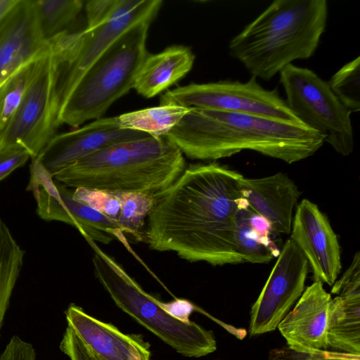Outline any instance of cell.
<instances>
[{
    "mask_svg": "<svg viewBox=\"0 0 360 360\" xmlns=\"http://www.w3.org/2000/svg\"><path fill=\"white\" fill-rule=\"evenodd\" d=\"M3 2V0H0V4Z\"/></svg>",
    "mask_w": 360,
    "mask_h": 360,
    "instance_id": "38",
    "label": "cell"
},
{
    "mask_svg": "<svg viewBox=\"0 0 360 360\" xmlns=\"http://www.w3.org/2000/svg\"><path fill=\"white\" fill-rule=\"evenodd\" d=\"M30 158L28 151L21 146L0 149V181L23 165Z\"/></svg>",
    "mask_w": 360,
    "mask_h": 360,
    "instance_id": "31",
    "label": "cell"
},
{
    "mask_svg": "<svg viewBox=\"0 0 360 360\" xmlns=\"http://www.w3.org/2000/svg\"><path fill=\"white\" fill-rule=\"evenodd\" d=\"M65 317L68 326L99 360H150V346L141 335L124 334L75 304H70Z\"/></svg>",
    "mask_w": 360,
    "mask_h": 360,
    "instance_id": "17",
    "label": "cell"
},
{
    "mask_svg": "<svg viewBox=\"0 0 360 360\" xmlns=\"http://www.w3.org/2000/svg\"><path fill=\"white\" fill-rule=\"evenodd\" d=\"M332 297L323 283L314 281L307 286L278 326L292 350L305 355H315L328 351L327 324Z\"/></svg>",
    "mask_w": 360,
    "mask_h": 360,
    "instance_id": "15",
    "label": "cell"
},
{
    "mask_svg": "<svg viewBox=\"0 0 360 360\" xmlns=\"http://www.w3.org/2000/svg\"><path fill=\"white\" fill-rule=\"evenodd\" d=\"M307 360H360V356L328 351Z\"/></svg>",
    "mask_w": 360,
    "mask_h": 360,
    "instance_id": "36",
    "label": "cell"
},
{
    "mask_svg": "<svg viewBox=\"0 0 360 360\" xmlns=\"http://www.w3.org/2000/svg\"><path fill=\"white\" fill-rule=\"evenodd\" d=\"M30 174L27 190L34 193L37 212L41 219L69 224L77 228L84 238L105 245L117 238L131 250L115 221L75 199L73 190L53 180L35 158L32 159Z\"/></svg>",
    "mask_w": 360,
    "mask_h": 360,
    "instance_id": "10",
    "label": "cell"
},
{
    "mask_svg": "<svg viewBox=\"0 0 360 360\" xmlns=\"http://www.w3.org/2000/svg\"><path fill=\"white\" fill-rule=\"evenodd\" d=\"M250 207L238 210L234 226L235 248L243 262L268 263L278 257L281 250L273 240L259 237L250 227L248 215Z\"/></svg>",
    "mask_w": 360,
    "mask_h": 360,
    "instance_id": "23",
    "label": "cell"
},
{
    "mask_svg": "<svg viewBox=\"0 0 360 360\" xmlns=\"http://www.w3.org/2000/svg\"><path fill=\"white\" fill-rule=\"evenodd\" d=\"M186 169L184 155L166 136L122 142L78 160L52 175L72 188L156 195Z\"/></svg>",
    "mask_w": 360,
    "mask_h": 360,
    "instance_id": "3",
    "label": "cell"
},
{
    "mask_svg": "<svg viewBox=\"0 0 360 360\" xmlns=\"http://www.w3.org/2000/svg\"><path fill=\"white\" fill-rule=\"evenodd\" d=\"M81 0L34 1L41 33L46 41L63 31L78 15L83 7Z\"/></svg>",
    "mask_w": 360,
    "mask_h": 360,
    "instance_id": "24",
    "label": "cell"
},
{
    "mask_svg": "<svg viewBox=\"0 0 360 360\" xmlns=\"http://www.w3.org/2000/svg\"><path fill=\"white\" fill-rule=\"evenodd\" d=\"M248 221L251 229L262 238L271 240L274 231L271 223L266 217L256 213L251 208L249 212Z\"/></svg>",
    "mask_w": 360,
    "mask_h": 360,
    "instance_id": "35",
    "label": "cell"
},
{
    "mask_svg": "<svg viewBox=\"0 0 360 360\" xmlns=\"http://www.w3.org/2000/svg\"><path fill=\"white\" fill-rule=\"evenodd\" d=\"M34 349L18 339H11L0 356V360H35Z\"/></svg>",
    "mask_w": 360,
    "mask_h": 360,
    "instance_id": "33",
    "label": "cell"
},
{
    "mask_svg": "<svg viewBox=\"0 0 360 360\" xmlns=\"http://www.w3.org/2000/svg\"><path fill=\"white\" fill-rule=\"evenodd\" d=\"M285 102L306 127L321 134L325 142L343 156L354 149L351 112L314 71L293 65L280 72Z\"/></svg>",
    "mask_w": 360,
    "mask_h": 360,
    "instance_id": "8",
    "label": "cell"
},
{
    "mask_svg": "<svg viewBox=\"0 0 360 360\" xmlns=\"http://www.w3.org/2000/svg\"><path fill=\"white\" fill-rule=\"evenodd\" d=\"M160 305L169 315L185 323L191 321L189 316L195 309L193 304L183 299H175L169 303L161 302Z\"/></svg>",
    "mask_w": 360,
    "mask_h": 360,
    "instance_id": "34",
    "label": "cell"
},
{
    "mask_svg": "<svg viewBox=\"0 0 360 360\" xmlns=\"http://www.w3.org/2000/svg\"><path fill=\"white\" fill-rule=\"evenodd\" d=\"M190 108L160 105L117 116L122 129L143 132L153 137L165 136L187 113Z\"/></svg>",
    "mask_w": 360,
    "mask_h": 360,
    "instance_id": "21",
    "label": "cell"
},
{
    "mask_svg": "<svg viewBox=\"0 0 360 360\" xmlns=\"http://www.w3.org/2000/svg\"><path fill=\"white\" fill-rule=\"evenodd\" d=\"M306 258L314 281L332 286L342 269L338 238L327 216L307 199L297 206L290 238Z\"/></svg>",
    "mask_w": 360,
    "mask_h": 360,
    "instance_id": "13",
    "label": "cell"
},
{
    "mask_svg": "<svg viewBox=\"0 0 360 360\" xmlns=\"http://www.w3.org/2000/svg\"><path fill=\"white\" fill-rule=\"evenodd\" d=\"M328 19L326 0H276L230 41L232 56L256 78L270 80L316 50Z\"/></svg>",
    "mask_w": 360,
    "mask_h": 360,
    "instance_id": "4",
    "label": "cell"
},
{
    "mask_svg": "<svg viewBox=\"0 0 360 360\" xmlns=\"http://www.w3.org/2000/svg\"><path fill=\"white\" fill-rule=\"evenodd\" d=\"M327 342L330 352L360 356V295L332 298Z\"/></svg>",
    "mask_w": 360,
    "mask_h": 360,
    "instance_id": "20",
    "label": "cell"
},
{
    "mask_svg": "<svg viewBox=\"0 0 360 360\" xmlns=\"http://www.w3.org/2000/svg\"><path fill=\"white\" fill-rule=\"evenodd\" d=\"M148 135L120 127L117 117H101L71 131L55 135L34 158L52 176L103 148Z\"/></svg>",
    "mask_w": 360,
    "mask_h": 360,
    "instance_id": "14",
    "label": "cell"
},
{
    "mask_svg": "<svg viewBox=\"0 0 360 360\" xmlns=\"http://www.w3.org/2000/svg\"><path fill=\"white\" fill-rule=\"evenodd\" d=\"M113 193L121 205L117 223L124 233L137 241H143L145 221L154 205L155 195L143 193Z\"/></svg>",
    "mask_w": 360,
    "mask_h": 360,
    "instance_id": "25",
    "label": "cell"
},
{
    "mask_svg": "<svg viewBox=\"0 0 360 360\" xmlns=\"http://www.w3.org/2000/svg\"><path fill=\"white\" fill-rule=\"evenodd\" d=\"M85 239L94 250L95 276L120 309L183 356L197 358L216 350L211 330L169 315L161 302L146 292L112 257Z\"/></svg>",
    "mask_w": 360,
    "mask_h": 360,
    "instance_id": "7",
    "label": "cell"
},
{
    "mask_svg": "<svg viewBox=\"0 0 360 360\" xmlns=\"http://www.w3.org/2000/svg\"><path fill=\"white\" fill-rule=\"evenodd\" d=\"M150 22H140L127 30L83 75L65 100L59 123L77 127L99 119L109 107L134 86L147 56Z\"/></svg>",
    "mask_w": 360,
    "mask_h": 360,
    "instance_id": "6",
    "label": "cell"
},
{
    "mask_svg": "<svg viewBox=\"0 0 360 360\" xmlns=\"http://www.w3.org/2000/svg\"><path fill=\"white\" fill-rule=\"evenodd\" d=\"M48 41L20 105L0 131V149L21 146L32 159L56 135L60 126V77L74 49L76 34L65 30Z\"/></svg>",
    "mask_w": 360,
    "mask_h": 360,
    "instance_id": "5",
    "label": "cell"
},
{
    "mask_svg": "<svg viewBox=\"0 0 360 360\" xmlns=\"http://www.w3.org/2000/svg\"><path fill=\"white\" fill-rule=\"evenodd\" d=\"M60 349L70 360H99L69 326L63 335Z\"/></svg>",
    "mask_w": 360,
    "mask_h": 360,
    "instance_id": "30",
    "label": "cell"
},
{
    "mask_svg": "<svg viewBox=\"0 0 360 360\" xmlns=\"http://www.w3.org/2000/svg\"><path fill=\"white\" fill-rule=\"evenodd\" d=\"M117 0H93L86 2L85 10L87 26L86 29H92L107 20L113 13Z\"/></svg>",
    "mask_w": 360,
    "mask_h": 360,
    "instance_id": "32",
    "label": "cell"
},
{
    "mask_svg": "<svg viewBox=\"0 0 360 360\" xmlns=\"http://www.w3.org/2000/svg\"><path fill=\"white\" fill-rule=\"evenodd\" d=\"M165 136L193 160H217L250 150L288 164L311 156L325 142L323 135L303 124L196 108Z\"/></svg>",
    "mask_w": 360,
    "mask_h": 360,
    "instance_id": "2",
    "label": "cell"
},
{
    "mask_svg": "<svg viewBox=\"0 0 360 360\" xmlns=\"http://www.w3.org/2000/svg\"><path fill=\"white\" fill-rule=\"evenodd\" d=\"M167 104L251 114L302 124L276 89H264L253 76L246 82L226 80L179 86L161 96L160 105Z\"/></svg>",
    "mask_w": 360,
    "mask_h": 360,
    "instance_id": "9",
    "label": "cell"
},
{
    "mask_svg": "<svg viewBox=\"0 0 360 360\" xmlns=\"http://www.w3.org/2000/svg\"><path fill=\"white\" fill-rule=\"evenodd\" d=\"M162 3L161 0H117L108 20L92 29L82 30L78 49L65 77L63 104L79 79L111 44L133 25L150 22Z\"/></svg>",
    "mask_w": 360,
    "mask_h": 360,
    "instance_id": "12",
    "label": "cell"
},
{
    "mask_svg": "<svg viewBox=\"0 0 360 360\" xmlns=\"http://www.w3.org/2000/svg\"><path fill=\"white\" fill-rule=\"evenodd\" d=\"M339 296L360 295V254L357 251L342 276L336 280L330 290Z\"/></svg>",
    "mask_w": 360,
    "mask_h": 360,
    "instance_id": "29",
    "label": "cell"
},
{
    "mask_svg": "<svg viewBox=\"0 0 360 360\" xmlns=\"http://www.w3.org/2000/svg\"><path fill=\"white\" fill-rule=\"evenodd\" d=\"M73 198L117 222L121 205L113 193L77 188L73 191Z\"/></svg>",
    "mask_w": 360,
    "mask_h": 360,
    "instance_id": "28",
    "label": "cell"
},
{
    "mask_svg": "<svg viewBox=\"0 0 360 360\" xmlns=\"http://www.w3.org/2000/svg\"><path fill=\"white\" fill-rule=\"evenodd\" d=\"M24 255L0 217V331L22 269Z\"/></svg>",
    "mask_w": 360,
    "mask_h": 360,
    "instance_id": "22",
    "label": "cell"
},
{
    "mask_svg": "<svg viewBox=\"0 0 360 360\" xmlns=\"http://www.w3.org/2000/svg\"><path fill=\"white\" fill-rule=\"evenodd\" d=\"M39 56L20 67L0 86V131L20 105Z\"/></svg>",
    "mask_w": 360,
    "mask_h": 360,
    "instance_id": "26",
    "label": "cell"
},
{
    "mask_svg": "<svg viewBox=\"0 0 360 360\" xmlns=\"http://www.w3.org/2000/svg\"><path fill=\"white\" fill-rule=\"evenodd\" d=\"M240 193L256 213L271 223L274 231L290 234L293 211L300 196L295 182L278 172L262 178H245L239 183Z\"/></svg>",
    "mask_w": 360,
    "mask_h": 360,
    "instance_id": "18",
    "label": "cell"
},
{
    "mask_svg": "<svg viewBox=\"0 0 360 360\" xmlns=\"http://www.w3.org/2000/svg\"><path fill=\"white\" fill-rule=\"evenodd\" d=\"M360 56L342 66L328 82L338 100L352 112L360 110Z\"/></svg>",
    "mask_w": 360,
    "mask_h": 360,
    "instance_id": "27",
    "label": "cell"
},
{
    "mask_svg": "<svg viewBox=\"0 0 360 360\" xmlns=\"http://www.w3.org/2000/svg\"><path fill=\"white\" fill-rule=\"evenodd\" d=\"M308 262L291 238L277 260L250 311V335L271 332L290 311L305 289Z\"/></svg>",
    "mask_w": 360,
    "mask_h": 360,
    "instance_id": "11",
    "label": "cell"
},
{
    "mask_svg": "<svg viewBox=\"0 0 360 360\" xmlns=\"http://www.w3.org/2000/svg\"><path fill=\"white\" fill-rule=\"evenodd\" d=\"M243 176L214 162L190 165L155 196L144 241L151 250L174 252L190 262L244 263L234 244Z\"/></svg>",
    "mask_w": 360,
    "mask_h": 360,
    "instance_id": "1",
    "label": "cell"
},
{
    "mask_svg": "<svg viewBox=\"0 0 360 360\" xmlns=\"http://www.w3.org/2000/svg\"><path fill=\"white\" fill-rule=\"evenodd\" d=\"M18 0H3L0 4V21L13 8Z\"/></svg>",
    "mask_w": 360,
    "mask_h": 360,
    "instance_id": "37",
    "label": "cell"
},
{
    "mask_svg": "<svg viewBox=\"0 0 360 360\" xmlns=\"http://www.w3.org/2000/svg\"><path fill=\"white\" fill-rule=\"evenodd\" d=\"M195 56L189 47L172 46L155 54H147L133 88L152 98L176 83L191 70Z\"/></svg>",
    "mask_w": 360,
    "mask_h": 360,
    "instance_id": "19",
    "label": "cell"
},
{
    "mask_svg": "<svg viewBox=\"0 0 360 360\" xmlns=\"http://www.w3.org/2000/svg\"><path fill=\"white\" fill-rule=\"evenodd\" d=\"M48 44L39 29L34 1L18 0L0 21V86Z\"/></svg>",
    "mask_w": 360,
    "mask_h": 360,
    "instance_id": "16",
    "label": "cell"
}]
</instances>
